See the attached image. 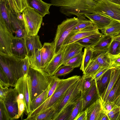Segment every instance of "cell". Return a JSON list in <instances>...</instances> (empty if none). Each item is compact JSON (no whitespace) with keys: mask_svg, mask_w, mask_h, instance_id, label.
<instances>
[{"mask_svg":"<svg viewBox=\"0 0 120 120\" xmlns=\"http://www.w3.org/2000/svg\"><path fill=\"white\" fill-rule=\"evenodd\" d=\"M97 0H50L52 5L59 7L60 11L67 16L74 15L79 19H86L85 15L95 13Z\"/></svg>","mask_w":120,"mask_h":120,"instance_id":"obj_1","label":"cell"},{"mask_svg":"<svg viewBox=\"0 0 120 120\" xmlns=\"http://www.w3.org/2000/svg\"><path fill=\"white\" fill-rule=\"evenodd\" d=\"M81 78L80 76L75 75L66 79H60L53 94L38 108L31 111L32 115L36 116L52 106H56L57 109L59 103L67 91Z\"/></svg>","mask_w":120,"mask_h":120,"instance_id":"obj_2","label":"cell"},{"mask_svg":"<svg viewBox=\"0 0 120 120\" xmlns=\"http://www.w3.org/2000/svg\"><path fill=\"white\" fill-rule=\"evenodd\" d=\"M27 74L30 79L31 102L49 87L50 76L44 70L30 66Z\"/></svg>","mask_w":120,"mask_h":120,"instance_id":"obj_3","label":"cell"},{"mask_svg":"<svg viewBox=\"0 0 120 120\" xmlns=\"http://www.w3.org/2000/svg\"><path fill=\"white\" fill-rule=\"evenodd\" d=\"M78 19L74 17L67 18L57 26L54 42L55 55L62 51L64 49L63 44L73 28L77 24Z\"/></svg>","mask_w":120,"mask_h":120,"instance_id":"obj_4","label":"cell"},{"mask_svg":"<svg viewBox=\"0 0 120 120\" xmlns=\"http://www.w3.org/2000/svg\"><path fill=\"white\" fill-rule=\"evenodd\" d=\"M22 13L26 35L31 37L37 35L43 17L33 9L29 7L25 9Z\"/></svg>","mask_w":120,"mask_h":120,"instance_id":"obj_5","label":"cell"},{"mask_svg":"<svg viewBox=\"0 0 120 120\" xmlns=\"http://www.w3.org/2000/svg\"><path fill=\"white\" fill-rule=\"evenodd\" d=\"M81 79V78H80ZM80 79L68 89L59 103L53 120L68 104L76 101L82 98Z\"/></svg>","mask_w":120,"mask_h":120,"instance_id":"obj_6","label":"cell"},{"mask_svg":"<svg viewBox=\"0 0 120 120\" xmlns=\"http://www.w3.org/2000/svg\"><path fill=\"white\" fill-rule=\"evenodd\" d=\"M95 12L120 21V4L109 0H97Z\"/></svg>","mask_w":120,"mask_h":120,"instance_id":"obj_7","label":"cell"},{"mask_svg":"<svg viewBox=\"0 0 120 120\" xmlns=\"http://www.w3.org/2000/svg\"><path fill=\"white\" fill-rule=\"evenodd\" d=\"M14 88L18 94H22L25 106V111L27 114L31 112L30 105L31 86L30 78L28 74L20 77L17 80Z\"/></svg>","mask_w":120,"mask_h":120,"instance_id":"obj_8","label":"cell"},{"mask_svg":"<svg viewBox=\"0 0 120 120\" xmlns=\"http://www.w3.org/2000/svg\"><path fill=\"white\" fill-rule=\"evenodd\" d=\"M24 58H20L12 55L0 54V61L8 67L18 80L24 75L23 67Z\"/></svg>","mask_w":120,"mask_h":120,"instance_id":"obj_9","label":"cell"},{"mask_svg":"<svg viewBox=\"0 0 120 120\" xmlns=\"http://www.w3.org/2000/svg\"><path fill=\"white\" fill-rule=\"evenodd\" d=\"M13 34L0 21V54L12 55Z\"/></svg>","mask_w":120,"mask_h":120,"instance_id":"obj_10","label":"cell"},{"mask_svg":"<svg viewBox=\"0 0 120 120\" xmlns=\"http://www.w3.org/2000/svg\"><path fill=\"white\" fill-rule=\"evenodd\" d=\"M18 96V93L15 88H9L4 99L3 100L11 120L17 119L18 113L17 101Z\"/></svg>","mask_w":120,"mask_h":120,"instance_id":"obj_11","label":"cell"},{"mask_svg":"<svg viewBox=\"0 0 120 120\" xmlns=\"http://www.w3.org/2000/svg\"><path fill=\"white\" fill-rule=\"evenodd\" d=\"M94 24L75 33H71L65 40L63 45L64 47L67 45L74 43L87 36L99 32Z\"/></svg>","mask_w":120,"mask_h":120,"instance_id":"obj_12","label":"cell"},{"mask_svg":"<svg viewBox=\"0 0 120 120\" xmlns=\"http://www.w3.org/2000/svg\"><path fill=\"white\" fill-rule=\"evenodd\" d=\"M41 69L44 70L53 59L54 56L55 49L53 41L45 42L40 49Z\"/></svg>","mask_w":120,"mask_h":120,"instance_id":"obj_13","label":"cell"},{"mask_svg":"<svg viewBox=\"0 0 120 120\" xmlns=\"http://www.w3.org/2000/svg\"><path fill=\"white\" fill-rule=\"evenodd\" d=\"M85 15L98 30H101L105 28L113 20L108 16L97 13L86 14Z\"/></svg>","mask_w":120,"mask_h":120,"instance_id":"obj_14","label":"cell"},{"mask_svg":"<svg viewBox=\"0 0 120 120\" xmlns=\"http://www.w3.org/2000/svg\"><path fill=\"white\" fill-rule=\"evenodd\" d=\"M12 52V55L20 58H24L27 56L24 38L14 37Z\"/></svg>","mask_w":120,"mask_h":120,"instance_id":"obj_15","label":"cell"},{"mask_svg":"<svg viewBox=\"0 0 120 120\" xmlns=\"http://www.w3.org/2000/svg\"><path fill=\"white\" fill-rule=\"evenodd\" d=\"M10 6L8 0H0V21L4 24L8 29L13 33L10 21Z\"/></svg>","mask_w":120,"mask_h":120,"instance_id":"obj_16","label":"cell"},{"mask_svg":"<svg viewBox=\"0 0 120 120\" xmlns=\"http://www.w3.org/2000/svg\"><path fill=\"white\" fill-rule=\"evenodd\" d=\"M10 21L13 33L15 37L24 38L26 34L24 22L19 19L16 16L10 13Z\"/></svg>","mask_w":120,"mask_h":120,"instance_id":"obj_17","label":"cell"},{"mask_svg":"<svg viewBox=\"0 0 120 120\" xmlns=\"http://www.w3.org/2000/svg\"><path fill=\"white\" fill-rule=\"evenodd\" d=\"M26 47L27 56L29 57L35 53L38 50L41 49L42 45L40 40L39 36L28 37L26 35L24 38Z\"/></svg>","mask_w":120,"mask_h":120,"instance_id":"obj_18","label":"cell"},{"mask_svg":"<svg viewBox=\"0 0 120 120\" xmlns=\"http://www.w3.org/2000/svg\"><path fill=\"white\" fill-rule=\"evenodd\" d=\"M84 47L75 42L66 45L64 48L61 66L65 64L68 60L82 51Z\"/></svg>","mask_w":120,"mask_h":120,"instance_id":"obj_19","label":"cell"},{"mask_svg":"<svg viewBox=\"0 0 120 120\" xmlns=\"http://www.w3.org/2000/svg\"><path fill=\"white\" fill-rule=\"evenodd\" d=\"M28 7L33 9L43 17L49 14V9L51 4L46 3L42 0H27Z\"/></svg>","mask_w":120,"mask_h":120,"instance_id":"obj_20","label":"cell"},{"mask_svg":"<svg viewBox=\"0 0 120 120\" xmlns=\"http://www.w3.org/2000/svg\"><path fill=\"white\" fill-rule=\"evenodd\" d=\"M101 101V98L99 97L85 109L87 113V120H99L102 109Z\"/></svg>","mask_w":120,"mask_h":120,"instance_id":"obj_21","label":"cell"},{"mask_svg":"<svg viewBox=\"0 0 120 120\" xmlns=\"http://www.w3.org/2000/svg\"><path fill=\"white\" fill-rule=\"evenodd\" d=\"M112 68H109L101 78L96 81L99 96L101 99L104 96L109 84Z\"/></svg>","mask_w":120,"mask_h":120,"instance_id":"obj_22","label":"cell"},{"mask_svg":"<svg viewBox=\"0 0 120 120\" xmlns=\"http://www.w3.org/2000/svg\"><path fill=\"white\" fill-rule=\"evenodd\" d=\"M82 111H84L99 98L96 83L89 91L82 97Z\"/></svg>","mask_w":120,"mask_h":120,"instance_id":"obj_23","label":"cell"},{"mask_svg":"<svg viewBox=\"0 0 120 120\" xmlns=\"http://www.w3.org/2000/svg\"><path fill=\"white\" fill-rule=\"evenodd\" d=\"M64 50V49L62 51L55 55L52 60L44 68V70L50 76L53 75L56 70L61 66Z\"/></svg>","mask_w":120,"mask_h":120,"instance_id":"obj_24","label":"cell"},{"mask_svg":"<svg viewBox=\"0 0 120 120\" xmlns=\"http://www.w3.org/2000/svg\"><path fill=\"white\" fill-rule=\"evenodd\" d=\"M108 49L103 50H93L91 60L97 62L101 67H109L107 55Z\"/></svg>","mask_w":120,"mask_h":120,"instance_id":"obj_25","label":"cell"},{"mask_svg":"<svg viewBox=\"0 0 120 120\" xmlns=\"http://www.w3.org/2000/svg\"><path fill=\"white\" fill-rule=\"evenodd\" d=\"M103 35L99 31L81 39L75 42L84 47H91L98 42Z\"/></svg>","mask_w":120,"mask_h":120,"instance_id":"obj_26","label":"cell"},{"mask_svg":"<svg viewBox=\"0 0 120 120\" xmlns=\"http://www.w3.org/2000/svg\"><path fill=\"white\" fill-rule=\"evenodd\" d=\"M103 35L113 37L120 33V21L113 19L108 26L100 30Z\"/></svg>","mask_w":120,"mask_h":120,"instance_id":"obj_27","label":"cell"},{"mask_svg":"<svg viewBox=\"0 0 120 120\" xmlns=\"http://www.w3.org/2000/svg\"><path fill=\"white\" fill-rule=\"evenodd\" d=\"M56 109V106L51 107L28 120H53Z\"/></svg>","mask_w":120,"mask_h":120,"instance_id":"obj_28","label":"cell"},{"mask_svg":"<svg viewBox=\"0 0 120 120\" xmlns=\"http://www.w3.org/2000/svg\"><path fill=\"white\" fill-rule=\"evenodd\" d=\"M120 76V68H111L109 82L107 90L102 100L105 101L106 98L117 80Z\"/></svg>","mask_w":120,"mask_h":120,"instance_id":"obj_29","label":"cell"},{"mask_svg":"<svg viewBox=\"0 0 120 120\" xmlns=\"http://www.w3.org/2000/svg\"><path fill=\"white\" fill-rule=\"evenodd\" d=\"M79 100L67 104L59 113L55 120H69L73 110Z\"/></svg>","mask_w":120,"mask_h":120,"instance_id":"obj_30","label":"cell"},{"mask_svg":"<svg viewBox=\"0 0 120 120\" xmlns=\"http://www.w3.org/2000/svg\"><path fill=\"white\" fill-rule=\"evenodd\" d=\"M82 97L86 94L96 83V81L92 79V76L86 77L82 75L80 79Z\"/></svg>","mask_w":120,"mask_h":120,"instance_id":"obj_31","label":"cell"},{"mask_svg":"<svg viewBox=\"0 0 120 120\" xmlns=\"http://www.w3.org/2000/svg\"><path fill=\"white\" fill-rule=\"evenodd\" d=\"M112 40V37L103 35L98 42L91 47L93 50L108 49Z\"/></svg>","mask_w":120,"mask_h":120,"instance_id":"obj_32","label":"cell"},{"mask_svg":"<svg viewBox=\"0 0 120 120\" xmlns=\"http://www.w3.org/2000/svg\"><path fill=\"white\" fill-rule=\"evenodd\" d=\"M103 67H101L97 62L91 60L84 71L83 75L86 77L93 76L96 74Z\"/></svg>","mask_w":120,"mask_h":120,"instance_id":"obj_33","label":"cell"},{"mask_svg":"<svg viewBox=\"0 0 120 120\" xmlns=\"http://www.w3.org/2000/svg\"><path fill=\"white\" fill-rule=\"evenodd\" d=\"M93 51V50L91 47H86L84 48L82 61L80 68V69L83 72L91 61Z\"/></svg>","mask_w":120,"mask_h":120,"instance_id":"obj_34","label":"cell"},{"mask_svg":"<svg viewBox=\"0 0 120 120\" xmlns=\"http://www.w3.org/2000/svg\"><path fill=\"white\" fill-rule=\"evenodd\" d=\"M50 88L49 85V87L44 91L31 103L30 105L31 111L34 110L38 108L47 99Z\"/></svg>","mask_w":120,"mask_h":120,"instance_id":"obj_35","label":"cell"},{"mask_svg":"<svg viewBox=\"0 0 120 120\" xmlns=\"http://www.w3.org/2000/svg\"><path fill=\"white\" fill-rule=\"evenodd\" d=\"M28 57L30 66L35 68L42 69L40 49Z\"/></svg>","mask_w":120,"mask_h":120,"instance_id":"obj_36","label":"cell"},{"mask_svg":"<svg viewBox=\"0 0 120 120\" xmlns=\"http://www.w3.org/2000/svg\"><path fill=\"white\" fill-rule=\"evenodd\" d=\"M120 94V76L108 94L105 101H113Z\"/></svg>","mask_w":120,"mask_h":120,"instance_id":"obj_37","label":"cell"},{"mask_svg":"<svg viewBox=\"0 0 120 120\" xmlns=\"http://www.w3.org/2000/svg\"><path fill=\"white\" fill-rule=\"evenodd\" d=\"M84 53L82 51L70 59L64 65H69L74 68L79 67L82 64Z\"/></svg>","mask_w":120,"mask_h":120,"instance_id":"obj_38","label":"cell"},{"mask_svg":"<svg viewBox=\"0 0 120 120\" xmlns=\"http://www.w3.org/2000/svg\"><path fill=\"white\" fill-rule=\"evenodd\" d=\"M94 24L90 20L87 19H78L77 24L73 28L71 33H75L82 29L89 27Z\"/></svg>","mask_w":120,"mask_h":120,"instance_id":"obj_39","label":"cell"},{"mask_svg":"<svg viewBox=\"0 0 120 120\" xmlns=\"http://www.w3.org/2000/svg\"><path fill=\"white\" fill-rule=\"evenodd\" d=\"M110 68H120V54L112 55L108 52L107 55Z\"/></svg>","mask_w":120,"mask_h":120,"instance_id":"obj_40","label":"cell"},{"mask_svg":"<svg viewBox=\"0 0 120 120\" xmlns=\"http://www.w3.org/2000/svg\"><path fill=\"white\" fill-rule=\"evenodd\" d=\"M60 79L58 76H50L49 85L50 88L48 93L47 99L51 96L53 94L58 85Z\"/></svg>","mask_w":120,"mask_h":120,"instance_id":"obj_41","label":"cell"},{"mask_svg":"<svg viewBox=\"0 0 120 120\" xmlns=\"http://www.w3.org/2000/svg\"><path fill=\"white\" fill-rule=\"evenodd\" d=\"M74 68L69 65H63L56 70L53 75L57 76H65L71 72Z\"/></svg>","mask_w":120,"mask_h":120,"instance_id":"obj_42","label":"cell"},{"mask_svg":"<svg viewBox=\"0 0 120 120\" xmlns=\"http://www.w3.org/2000/svg\"><path fill=\"white\" fill-rule=\"evenodd\" d=\"M0 120H11L3 101L0 99Z\"/></svg>","mask_w":120,"mask_h":120,"instance_id":"obj_43","label":"cell"},{"mask_svg":"<svg viewBox=\"0 0 120 120\" xmlns=\"http://www.w3.org/2000/svg\"><path fill=\"white\" fill-rule=\"evenodd\" d=\"M109 120H120V109L115 104L112 109L107 114Z\"/></svg>","mask_w":120,"mask_h":120,"instance_id":"obj_44","label":"cell"},{"mask_svg":"<svg viewBox=\"0 0 120 120\" xmlns=\"http://www.w3.org/2000/svg\"><path fill=\"white\" fill-rule=\"evenodd\" d=\"M82 97L77 102L73 110L69 120H74L78 114L82 111Z\"/></svg>","mask_w":120,"mask_h":120,"instance_id":"obj_45","label":"cell"},{"mask_svg":"<svg viewBox=\"0 0 120 120\" xmlns=\"http://www.w3.org/2000/svg\"><path fill=\"white\" fill-rule=\"evenodd\" d=\"M18 11L22 13L28 7L27 0H12Z\"/></svg>","mask_w":120,"mask_h":120,"instance_id":"obj_46","label":"cell"},{"mask_svg":"<svg viewBox=\"0 0 120 120\" xmlns=\"http://www.w3.org/2000/svg\"><path fill=\"white\" fill-rule=\"evenodd\" d=\"M120 45V42L112 39L108 49V53L112 55L117 54V49Z\"/></svg>","mask_w":120,"mask_h":120,"instance_id":"obj_47","label":"cell"},{"mask_svg":"<svg viewBox=\"0 0 120 120\" xmlns=\"http://www.w3.org/2000/svg\"><path fill=\"white\" fill-rule=\"evenodd\" d=\"M0 86L9 87L11 86L8 79L4 71L0 68Z\"/></svg>","mask_w":120,"mask_h":120,"instance_id":"obj_48","label":"cell"},{"mask_svg":"<svg viewBox=\"0 0 120 120\" xmlns=\"http://www.w3.org/2000/svg\"><path fill=\"white\" fill-rule=\"evenodd\" d=\"M101 105L102 109L107 114L114 108L115 104L114 101H105L102 99Z\"/></svg>","mask_w":120,"mask_h":120,"instance_id":"obj_49","label":"cell"},{"mask_svg":"<svg viewBox=\"0 0 120 120\" xmlns=\"http://www.w3.org/2000/svg\"><path fill=\"white\" fill-rule=\"evenodd\" d=\"M17 101L18 106V113L17 119L19 118L22 115L25 109V103L23 99L18 98Z\"/></svg>","mask_w":120,"mask_h":120,"instance_id":"obj_50","label":"cell"},{"mask_svg":"<svg viewBox=\"0 0 120 120\" xmlns=\"http://www.w3.org/2000/svg\"><path fill=\"white\" fill-rule=\"evenodd\" d=\"M110 68H111L102 67L96 74L92 77V79L97 81L101 78Z\"/></svg>","mask_w":120,"mask_h":120,"instance_id":"obj_51","label":"cell"},{"mask_svg":"<svg viewBox=\"0 0 120 120\" xmlns=\"http://www.w3.org/2000/svg\"><path fill=\"white\" fill-rule=\"evenodd\" d=\"M0 99L3 100L4 99L9 89L8 87L1 86H0Z\"/></svg>","mask_w":120,"mask_h":120,"instance_id":"obj_52","label":"cell"},{"mask_svg":"<svg viewBox=\"0 0 120 120\" xmlns=\"http://www.w3.org/2000/svg\"><path fill=\"white\" fill-rule=\"evenodd\" d=\"M87 113L85 110L80 112L75 118L74 120H87Z\"/></svg>","mask_w":120,"mask_h":120,"instance_id":"obj_53","label":"cell"},{"mask_svg":"<svg viewBox=\"0 0 120 120\" xmlns=\"http://www.w3.org/2000/svg\"><path fill=\"white\" fill-rule=\"evenodd\" d=\"M99 120H109L107 114L102 109Z\"/></svg>","mask_w":120,"mask_h":120,"instance_id":"obj_54","label":"cell"},{"mask_svg":"<svg viewBox=\"0 0 120 120\" xmlns=\"http://www.w3.org/2000/svg\"><path fill=\"white\" fill-rule=\"evenodd\" d=\"M113 101L115 104L117 106H120V94Z\"/></svg>","mask_w":120,"mask_h":120,"instance_id":"obj_55","label":"cell"},{"mask_svg":"<svg viewBox=\"0 0 120 120\" xmlns=\"http://www.w3.org/2000/svg\"><path fill=\"white\" fill-rule=\"evenodd\" d=\"M112 39L120 42V33L116 36L112 37Z\"/></svg>","mask_w":120,"mask_h":120,"instance_id":"obj_56","label":"cell"},{"mask_svg":"<svg viewBox=\"0 0 120 120\" xmlns=\"http://www.w3.org/2000/svg\"><path fill=\"white\" fill-rule=\"evenodd\" d=\"M112 2L115 3L120 4V0H112Z\"/></svg>","mask_w":120,"mask_h":120,"instance_id":"obj_57","label":"cell"},{"mask_svg":"<svg viewBox=\"0 0 120 120\" xmlns=\"http://www.w3.org/2000/svg\"><path fill=\"white\" fill-rule=\"evenodd\" d=\"M117 54H120V45L117 49Z\"/></svg>","mask_w":120,"mask_h":120,"instance_id":"obj_58","label":"cell"},{"mask_svg":"<svg viewBox=\"0 0 120 120\" xmlns=\"http://www.w3.org/2000/svg\"><path fill=\"white\" fill-rule=\"evenodd\" d=\"M109 0L112 1V0Z\"/></svg>","mask_w":120,"mask_h":120,"instance_id":"obj_59","label":"cell"},{"mask_svg":"<svg viewBox=\"0 0 120 120\" xmlns=\"http://www.w3.org/2000/svg\"><path fill=\"white\" fill-rule=\"evenodd\" d=\"M120 107V106H119Z\"/></svg>","mask_w":120,"mask_h":120,"instance_id":"obj_60","label":"cell"},{"mask_svg":"<svg viewBox=\"0 0 120 120\" xmlns=\"http://www.w3.org/2000/svg\"></svg>","mask_w":120,"mask_h":120,"instance_id":"obj_61","label":"cell"},{"mask_svg":"<svg viewBox=\"0 0 120 120\" xmlns=\"http://www.w3.org/2000/svg\"></svg>","mask_w":120,"mask_h":120,"instance_id":"obj_62","label":"cell"}]
</instances>
